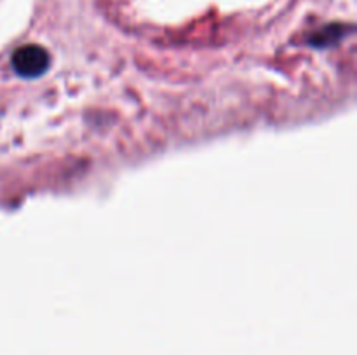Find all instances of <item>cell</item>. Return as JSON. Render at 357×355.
<instances>
[{"label":"cell","mask_w":357,"mask_h":355,"mask_svg":"<svg viewBox=\"0 0 357 355\" xmlns=\"http://www.w3.org/2000/svg\"><path fill=\"white\" fill-rule=\"evenodd\" d=\"M13 65L14 70H16L21 77L33 79V77L42 75V73L47 70L49 54L44 47H40V45H23V47L16 49V52H14Z\"/></svg>","instance_id":"cell-1"}]
</instances>
